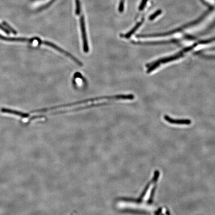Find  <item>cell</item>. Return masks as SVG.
<instances>
[{
	"label": "cell",
	"instance_id": "obj_10",
	"mask_svg": "<svg viewBox=\"0 0 215 215\" xmlns=\"http://www.w3.org/2000/svg\"><path fill=\"white\" fill-rule=\"evenodd\" d=\"M201 57L204 59H215V56L206 55H201Z\"/></svg>",
	"mask_w": 215,
	"mask_h": 215
},
{
	"label": "cell",
	"instance_id": "obj_2",
	"mask_svg": "<svg viewBox=\"0 0 215 215\" xmlns=\"http://www.w3.org/2000/svg\"><path fill=\"white\" fill-rule=\"evenodd\" d=\"M184 52H183L182 51H181L175 55L171 56H169V57L162 58V59H158L157 61L152 62V63H150V64L147 65V66H149V68L147 70V73H149L152 71L153 70H155L158 67V66L160 65L161 64L165 63H167V62L174 61V60H176L180 59V58L182 57L183 56H184Z\"/></svg>",
	"mask_w": 215,
	"mask_h": 215
},
{
	"label": "cell",
	"instance_id": "obj_1",
	"mask_svg": "<svg viewBox=\"0 0 215 215\" xmlns=\"http://www.w3.org/2000/svg\"><path fill=\"white\" fill-rule=\"evenodd\" d=\"M135 98L134 95H118L115 96H103L100 97L88 99L86 100H82V101H78L76 102L70 103V104H65V105H59L52 107L47 108L44 109H38L35 110L31 111L30 113H43V112H47L49 111L53 110L55 109H59L61 108L67 107L72 106L75 105H80V104H85L88 102H92L95 101H100L103 100H133Z\"/></svg>",
	"mask_w": 215,
	"mask_h": 215
},
{
	"label": "cell",
	"instance_id": "obj_8",
	"mask_svg": "<svg viewBox=\"0 0 215 215\" xmlns=\"http://www.w3.org/2000/svg\"><path fill=\"white\" fill-rule=\"evenodd\" d=\"M3 23H4V25H5V26L6 27H7L9 30H10L11 32H12V33H13L14 34H17V31H16V30H14V29H12V27H10V26H9V25L7 24L6 22H3Z\"/></svg>",
	"mask_w": 215,
	"mask_h": 215
},
{
	"label": "cell",
	"instance_id": "obj_6",
	"mask_svg": "<svg viewBox=\"0 0 215 215\" xmlns=\"http://www.w3.org/2000/svg\"><path fill=\"white\" fill-rule=\"evenodd\" d=\"M1 111L2 113L15 115L18 116L22 117V118H28L30 116V115L27 113H22L21 112L13 110H11V109H6V108H4L1 109Z\"/></svg>",
	"mask_w": 215,
	"mask_h": 215
},
{
	"label": "cell",
	"instance_id": "obj_11",
	"mask_svg": "<svg viewBox=\"0 0 215 215\" xmlns=\"http://www.w3.org/2000/svg\"><path fill=\"white\" fill-rule=\"evenodd\" d=\"M0 29L1 30H2L3 31H4V32H5L6 34H9V30H7V29H5V28H4V27H3V26H2L1 25H0Z\"/></svg>",
	"mask_w": 215,
	"mask_h": 215
},
{
	"label": "cell",
	"instance_id": "obj_5",
	"mask_svg": "<svg viewBox=\"0 0 215 215\" xmlns=\"http://www.w3.org/2000/svg\"><path fill=\"white\" fill-rule=\"evenodd\" d=\"M179 42V40L177 39L166 40V41H160L156 42H133L134 44H140V45H147V46H152V45H160V44H169V43H176Z\"/></svg>",
	"mask_w": 215,
	"mask_h": 215
},
{
	"label": "cell",
	"instance_id": "obj_3",
	"mask_svg": "<svg viewBox=\"0 0 215 215\" xmlns=\"http://www.w3.org/2000/svg\"><path fill=\"white\" fill-rule=\"evenodd\" d=\"M0 39L7 41V42H27L30 43H32L34 41H36L40 44H43V41L38 38H34L32 39L24 38H7V37L3 36L1 34H0Z\"/></svg>",
	"mask_w": 215,
	"mask_h": 215
},
{
	"label": "cell",
	"instance_id": "obj_7",
	"mask_svg": "<svg viewBox=\"0 0 215 215\" xmlns=\"http://www.w3.org/2000/svg\"><path fill=\"white\" fill-rule=\"evenodd\" d=\"M142 23H143V21H141V22L137 23V25L134 27V29L131 30V31H130L129 33H127V34H124V35H123V36H121V37L126 38V39H129V38L132 36V34L135 33V32H136V30L139 29V27H140Z\"/></svg>",
	"mask_w": 215,
	"mask_h": 215
},
{
	"label": "cell",
	"instance_id": "obj_4",
	"mask_svg": "<svg viewBox=\"0 0 215 215\" xmlns=\"http://www.w3.org/2000/svg\"><path fill=\"white\" fill-rule=\"evenodd\" d=\"M164 118L165 121L171 124L189 125L191 123V121L189 119H174L167 115H165Z\"/></svg>",
	"mask_w": 215,
	"mask_h": 215
},
{
	"label": "cell",
	"instance_id": "obj_9",
	"mask_svg": "<svg viewBox=\"0 0 215 215\" xmlns=\"http://www.w3.org/2000/svg\"><path fill=\"white\" fill-rule=\"evenodd\" d=\"M147 1H148V0H143L142 1L141 4H140V10H143L144 9V7H145V6L146 5Z\"/></svg>",
	"mask_w": 215,
	"mask_h": 215
}]
</instances>
